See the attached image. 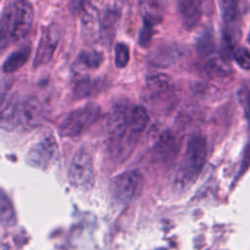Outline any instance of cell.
Returning a JSON list of instances; mask_svg holds the SVG:
<instances>
[{
  "label": "cell",
  "instance_id": "cell-1",
  "mask_svg": "<svg viewBox=\"0 0 250 250\" xmlns=\"http://www.w3.org/2000/svg\"><path fill=\"white\" fill-rule=\"evenodd\" d=\"M206 154L205 139L202 136L191 137L187 144L184 162L175 178V184L179 188H186L196 180L205 164Z\"/></svg>",
  "mask_w": 250,
  "mask_h": 250
},
{
  "label": "cell",
  "instance_id": "cell-25",
  "mask_svg": "<svg viewBox=\"0 0 250 250\" xmlns=\"http://www.w3.org/2000/svg\"><path fill=\"white\" fill-rule=\"evenodd\" d=\"M12 42L11 8L8 7L0 18V50L8 47Z\"/></svg>",
  "mask_w": 250,
  "mask_h": 250
},
{
  "label": "cell",
  "instance_id": "cell-26",
  "mask_svg": "<svg viewBox=\"0 0 250 250\" xmlns=\"http://www.w3.org/2000/svg\"><path fill=\"white\" fill-rule=\"evenodd\" d=\"M156 25L151 23V22H148V21H143V25L140 29V32H139V37H138V42H139V45L142 47V48H147L149 47L151 41H152V38H153V35L155 34V29Z\"/></svg>",
  "mask_w": 250,
  "mask_h": 250
},
{
  "label": "cell",
  "instance_id": "cell-15",
  "mask_svg": "<svg viewBox=\"0 0 250 250\" xmlns=\"http://www.w3.org/2000/svg\"><path fill=\"white\" fill-rule=\"evenodd\" d=\"M149 116L143 105H134L129 114V131L130 143H134L139 136L145 131L148 124Z\"/></svg>",
  "mask_w": 250,
  "mask_h": 250
},
{
  "label": "cell",
  "instance_id": "cell-8",
  "mask_svg": "<svg viewBox=\"0 0 250 250\" xmlns=\"http://www.w3.org/2000/svg\"><path fill=\"white\" fill-rule=\"evenodd\" d=\"M58 146L52 136H46L35 143L27 151L26 162L29 166L45 169L54 160Z\"/></svg>",
  "mask_w": 250,
  "mask_h": 250
},
{
  "label": "cell",
  "instance_id": "cell-23",
  "mask_svg": "<svg viewBox=\"0 0 250 250\" xmlns=\"http://www.w3.org/2000/svg\"><path fill=\"white\" fill-rule=\"evenodd\" d=\"M16 223V213L13 204L6 194L0 188V224L4 227H11Z\"/></svg>",
  "mask_w": 250,
  "mask_h": 250
},
{
  "label": "cell",
  "instance_id": "cell-20",
  "mask_svg": "<svg viewBox=\"0 0 250 250\" xmlns=\"http://www.w3.org/2000/svg\"><path fill=\"white\" fill-rule=\"evenodd\" d=\"M31 54V48L24 46L15 52H13L2 64V70L5 73H12L20 69L28 61Z\"/></svg>",
  "mask_w": 250,
  "mask_h": 250
},
{
  "label": "cell",
  "instance_id": "cell-9",
  "mask_svg": "<svg viewBox=\"0 0 250 250\" xmlns=\"http://www.w3.org/2000/svg\"><path fill=\"white\" fill-rule=\"evenodd\" d=\"M186 54V49L179 43L166 42L158 45L148 55L147 62L157 68H166L179 62Z\"/></svg>",
  "mask_w": 250,
  "mask_h": 250
},
{
  "label": "cell",
  "instance_id": "cell-29",
  "mask_svg": "<svg viewBox=\"0 0 250 250\" xmlns=\"http://www.w3.org/2000/svg\"><path fill=\"white\" fill-rule=\"evenodd\" d=\"M11 88V81L7 78L0 77V109L8 100V93Z\"/></svg>",
  "mask_w": 250,
  "mask_h": 250
},
{
  "label": "cell",
  "instance_id": "cell-12",
  "mask_svg": "<svg viewBox=\"0 0 250 250\" xmlns=\"http://www.w3.org/2000/svg\"><path fill=\"white\" fill-rule=\"evenodd\" d=\"M205 73L209 78L221 83H228L232 78V69L229 60L221 54L213 53L208 56L204 64Z\"/></svg>",
  "mask_w": 250,
  "mask_h": 250
},
{
  "label": "cell",
  "instance_id": "cell-10",
  "mask_svg": "<svg viewBox=\"0 0 250 250\" xmlns=\"http://www.w3.org/2000/svg\"><path fill=\"white\" fill-rule=\"evenodd\" d=\"M179 19L183 27L190 31L201 21L203 13V0H175Z\"/></svg>",
  "mask_w": 250,
  "mask_h": 250
},
{
  "label": "cell",
  "instance_id": "cell-18",
  "mask_svg": "<svg viewBox=\"0 0 250 250\" xmlns=\"http://www.w3.org/2000/svg\"><path fill=\"white\" fill-rule=\"evenodd\" d=\"M118 22V14L115 10H107L101 18L99 36L106 45H110L113 40Z\"/></svg>",
  "mask_w": 250,
  "mask_h": 250
},
{
  "label": "cell",
  "instance_id": "cell-28",
  "mask_svg": "<svg viewBox=\"0 0 250 250\" xmlns=\"http://www.w3.org/2000/svg\"><path fill=\"white\" fill-rule=\"evenodd\" d=\"M231 59L244 70H249L250 67V54L249 50L246 47L237 45L231 55Z\"/></svg>",
  "mask_w": 250,
  "mask_h": 250
},
{
  "label": "cell",
  "instance_id": "cell-6",
  "mask_svg": "<svg viewBox=\"0 0 250 250\" xmlns=\"http://www.w3.org/2000/svg\"><path fill=\"white\" fill-rule=\"evenodd\" d=\"M130 108L126 104H116L110 109L106 120V131L109 141L119 145L129 130Z\"/></svg>",
  "mask_w": 250,
  "mask_h": 250
},
{
  "label": "cell",
  "instance_id": "cell-3",
  "mask_svg": "<svg viewBox=\"0 0 250 250\" xmlns=\"http://www.w3.org/2000/svg\"><path fill=\"white\" fill-rule=\"evenodd\" d=\"M67 178L69 184L77 189L87 190L93 187V160L87 149L79 148L74 153L69 164Z\"/></svg>",
  "mask_w": 250,
  "mask_h": 250
},
{
  "label": "cell",
  "instance_id": "cell-16",
  "mask_svg": "<svg viewBox=\"0 0 250 250\" xmlns=\"http://www.w3.org/2000/svg\"><path fill=\"white\" fill-rule=\"evenodd\" d=\"M172 80L165 73H156L150 75L146 82V92L150 98H162L169 95L172 91Z\"/></svg>",
  "mask_w": 250,
  "mask_h": 250
},
{
  "label": "cell",
  "instance_id": "cell-32",
  "mask_svg": "<svg viewBox=\"0 0 250 250\" xmlns=\"http://www.w3.org/2000/svg\"><path fill=\"white\" fill-rule=\"evenodd\" d=\"M69 2H70V9H71V11H72L73 13L77 14L82 0H70Z\"/></svg>",
  "mask_w": 250,
  "mask_h": 250
},
{
  "label": "cell",
  "instance_id": "cell-30",
  "mask_svg": "<svg viewBox=\"0 0 250 250\" xmlns=\"http://www.w3.org/2000/svg\"><path fill=\"white\" fill-rule=\"evenodd\" d=\"M234 7L237 11V13L240 16H243L247 13L249 8V0H232Z\"/></svg>",
  "mask_w": 250,
  "mask_h": 250
},
{
  "label": "cell",
  "instance_id": "cell-14",
  "mask_svg": "<svg viewBox=\"0 0 250 250\" xmlns=\"http://www.w3.org/2000/svg\"><path fill=\"white\" fill-rule=\"evenodd\" d=\"M80 15L83 29L89 35H99L101 16L98 8L91 0H82L78 13Z\"/></svg>",
  "mask_w": 250,
  "mask_h": 250
},
{
  "label": "cell",
  "instance_id": "cell-4",
  "mask_svg": "<svg viewBox=\"0 0 250 250\" xmlns=\"http://www.w3.org/2000/svg\"><path fill=\"white\" fill-rule=\"evenodd\" d=\"M12 42L22 40L29 32L33 20L34 9L28 0H18L11 6Z\"/></svg>",
  "mask_w": 250,
  "mask_h": 250
},
{
  "label": "cell",
  "instance_id": "cell-22",
  "mask_svg": "<svg viewBox=\"0 0 250 250\" xmlns=\"http://www.w3.org/2000/svg\"><path fill=\"white\" fill-rule=\"evenodd\" d=\"M194 47L197 54L202 57H208L215 53L216 44L212 30L206 28L200 31V33L195 37Z\"/></svg>",
  "mask_w": 250,
  "mask_h": 250
},
{
  "label": "cell",
  "instance_id": "cell-17",
  "mask_svg": "<svg viewBox=\"0 0 250 250\" xmlns=\"http://www.w3.org/2000/svg\"><path fill=\"white\" fill-rule=\"evenodd\" d=\"M165 0H140L142 21L158 25L164 17Z\"/></svg>",
  "mask_w": 250,
  "mask_h": 250
},
{
  "label": "cell",
  "instance_id": "cell-2",
  "mask_svg": "<svg viewBox=\"0 0 250 250\" xmlns=\"http://www.w3.org/2000/svg\"><path fill=\"white\" fill-rule=\"evenodd\" d=\"M101 108L95 104H88L70 111L61 122L59 132L63 137H76L89 129L100 117Z\"/></svg>",
  "mask_w": 250,
  "mask_h": 250
},
{
  "label": "cell",
  "instance_id": "cell-33",
  "mask_svg": "<svg viewBox=\"0 0 250 250\" xmlns=\"http://www.w3.org/2000/svg\"><path fill=\"white\" fill-rule=\"evenodd\" d=\"M155 250H166V249H164V248H157V249H155Z\"/></svg>",
  "mask_w": 250,
  "mask_h": 250
},
{
  "label": "cell",
  "instance_id": "cell-19",
  "mask_svg": "<svg viewBox=\"0 0 250 250\" xmlns=\"http://www.w3.org/2000/svg\"><path fill=\"white\" fill-rule=\"evenodd\" d=\"M104 62V55L97 50L82 51L78 54L75 61L72 63V69L74 71H80L81 69H97Z\"/></svg>",
  "mask_w": 250,
  "mask_h": 250
},
{
  "label": "cell",
  "instance_id": "cell-24",
  "mask_svg": "<svg viewBox=\"0 0 250 250\" xmlns=\"http://www.w3.org/2000/svg\"><path fill=\"white\" fill-rule=\"evenodd\" d=\"M222 19L226 26H237L240 15L237 13L232 0H218Z\"/></svg>",
  "mask_w": 250,
  "mask_h": 250
},
{
  "label": "cell",
  "instance_id": "cell-31",
  "mask_svg": "<svg viewBox=\"0 0 250 250\" xmlns=\"http://www.w3.org/2000/svg\"><path fill=\"white\" fill-rule=\"evenodd\" d=\"M238 99L241 103V104L245 107L246 113H247V107H248V87L242 86L240 90L238 91Z\"/></svg>",
  "mask_w": 250,
  "mask_h": 250
},
{
  "label": "cell",
  "instance_id": "cell-7",
  "mask_svg": "<svg viewBox=\"0 0 250 250\" xmlns=\"http://www.w3.org/2000/svg\"><path fill=\"white\" fill-rule=\"evenodd\" d=\"M140 177L135 171H126L115 176L109 185V191L113 199L122 205L128 204L139 186Z\"/></svg>",
  "mask_w": 250,
  "mask_h": 250
},
{
  "label": "cell",
  "instance_id": "cell-13",
  "mask_svg": "<svg viewBox=\"0 0 250 250\" xmlns=\"http://www.w3.org/2000/svg\"><path fill=\"white\" fill-rule=\"evenodd\" d=\"M180 149L178 137L170 130L163 132L155 143L154 153L156 157L164 162L173 160Z\"/></svg>",
  "mask_w": 250,
  "mask_h": 250
},
{
  "label": "cell",
  "instance_id": "cell-21",
  "mask_svg": "<svg viewBox=\"0 0 250 250\" xmlns=\"http://www.w3.org/2000/svg\"><path fill=\"white\" fill-rule=\"evenodd\" d=\"M104 85L102 79H92L89 77L80 78L76 81L73 93L78 99H83L92 96L94 93L99 92Z\"/></svg>",
  "mask_w": 250,
  "mask_h": 250
},
{
  "label": "cell",
  "instance_id": "cell-11",
  "mask_svg": "<svg viewBox=\"0 0 250 250\" xmlns=\"http://www.w3.org/2000/svg\"><path fill=\"white\" fill-rule=\"evenodd\" d=\"M19 127L33 128L42 121V109L40 104L34 98H19L18 104Z\"/></svg>",
  "mask_w": 250,
  "mask_h": 250
},
{
  "label": "cell",
  "instance_id": "cell-5",
  "mask_svg": "<svg viewBox=\"0 0 250 250\" xmlns=\"http://www.w3.org/2000/svg\"><path fill=\"white\" fill-rule=\"evenodd\" d=\"M61 39V30L58 24L50 23L42 29L33 59V66L39 67L47 64L53 58Z\"/></svg>",
  "mask_w": 250,
  "mask_h": 250
},
{
  "label": "cell",
  "instance_id": "cell-27",
  "mask_svg": "<svg viewBox=\"0 0 250 250\" xmlns=\"http://www.w3.org/2000/svg\"><path fill=\"white\" fill-rule=\"evenodd\" d=\"M130 61L129 47L124 43H117L114 48V62L116 67L124 68Z\"/></svg>",
  "mask_w": 250,
  "mask_h": 250
}]
</instances>
